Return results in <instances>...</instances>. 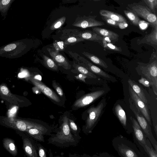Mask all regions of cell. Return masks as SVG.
<instances>
[{"instance_id":"cell-1","label":"cell","mask_w":157,"mask_h":157,"mask_svg":"<svg viewBox=\"0 0 157 157\" xmlns=\"http://www.w3.org/2000/svg\"><path fill=\"white\" fill-rule=\"evenodd\" d=\"M69 113H64L60 118L59 126L56 134L48 139V143L60 147L75 146L78 142V136L74 135L69 123Z\"/></svg>"},{"instance_id":"cell-2","label":"cell","mask_w":157,"mask_h":157,"mask_svg":"<svg viewBox=\"0 0 157 157\" xmlns=\"http://www.w3.org/2000/svg\"><path fill=\"white\" fill-rule=\"evenodd\" d=\"M106 104V99H102L96 105H92L83 113V118L85 119V124L83 126L82 130L84 133L92 132L100 120Z\"/></svg>"},{"instance_id":"cell-3","label":"cell","mask_w":157,"mask_h":157,"mask_svg":"<svg viewBox=\"0 0 157 157\" xmlns=\"http://www.w3.org/2000/svg\"><path fill=\"white\" fill-rule=\"evenodd\" d=\"M112 143L114 148L121 157L145 156L134 143L121 135L114 137Z\"/></svg>"},{"instance_id":"cell-4","label":"cell","mask_w":157,"mask_h":157,"mask_svg":"<svg viewBox=\"0 0 157 157\" xmlns=\"http://www.w3.org/2000/svg\"><path fill=\"white\" fill-rule=\"evenodd\" d=\"M113 112L126 132L129 134L132 133V123L130 117L135 115L129 105L123 100H118L113 105Z\"/></svg>"},{"instance_id":"cell-5","label":"cell","mask_w":157,"mask_h":157,"mask_svg":"<svg viewBox=\"0 0 157 157\" xmlns=\"http://www.w3.org/2000/svg\"><path fill=\"white\" fill-rule=\"evenodd\" d=\"M128 101L130 108L134 114L139 124L144 131L147 138L152 144L155 149L157 151V142L153 136L151 125L140 111L136 107L130 98H129Z\"/></svg>"},{"instance_id":"cell-6","label":"cell","mask_w":157,"mask_h":157,"mask_svg":"<svg viewBox=\"0 0 157 157\" xmlns=\"http://www.w3.org/2000/svg\"><path fill=\"white\" fill-rule=\"evenodd\" d=\"M25 40H20L0 48V57L14 58L21 57L27 48Z\"/></svg>"},{"instance_id":"cell-7","label":"cell","mask_w":157,"mask_h":157,"mask_svg":"<svg viewBox=\"0 0 157 157\" xmlns=\"http://www.w3.org/2000/svg\"><path fill=\"white\" fill-rule=\"evenodd\" d=\"M106 92L104 90H99L86 94L76 100L72 106L73 110L86 107L98 100Z\"/></svg>"},{"instance_id":"cell-8","label":"cell","mask_w":157,"mask_h":157,"mask_svg":"<svg viewBox=\"0 0 157 157\" xmlns=\"http://www.w3.org/2000/svg\"><path fill=\"white\" fill-rule=\"evenodd\" d=\"M142 74L146 77L150 85L152 86L153 92L157 95V63L154 61L145 67H141Z\"/></svg>"},{"instance_id":"cell-9","label":"cell","mask_w":157,"mask_h":157,"mask_svg":"<svg viewBox=\"0 0 157 157\" xmlns=\"http://www.w3.org/2000/svg\"><path fill=\"white\" fill-rule=\"evenodd\" d=\"M132 11L137 15L147 21L154 28L157 27V19L156 15L147 7L136 5L132 7Z\"/></svg>"},{"instance_id":"cell-10","label":"cell","mask_w":157,"mask_h":157,"mask_svg":"<svg viewBox=\"0 0 157 157\" xmlns=\"http://www.w3.org/2000/svg\"><path fill=\"white\" fill-rule=\"evenodd\" d=\"M128 90L130 98L132 99L136 107L140 111L150 124L151 125L152 124L151 115L147 105L138 96L129 85Z\"/></svg>"},{"instance_id":"cell-11","label":"cell","mask_w":157,"mask_h":157,"mask_svg":"<svg viewBox=\"0 0 157 157\" xmlns=\"http://www.w3.org/2000/svg\"><path fill=\"white\" fill-rule=\"evenodd\" d=\"M131 120L132 123V133L134 140L143 148L146 153V140L147 137L140 126L135 116H131Z\"/></svg>"},{"instance_id":"cell-12","label":"cell","mask_w":157,"mask_h":157,"mask_svg":"<svg viewBox=\"0 0 157 157\" xmlns=\"http://www.w3.org/2000/svg\"><path fill=\"white\" fill-rule=\"evenodd\" d=\"M30 80L34 86L46 96L59 105H62V100L51 89L47 86L41 81L36 80L33 77L30 78Z\"/></svg>"},{"instance_id":"cell-13","label":"cell","mask_w":157,"mask_h":157,"mask_svg":"<svg viewBox=\"0 0 157 157\" xmlns=\"http://www.w3.org/2000/svg\"><path fill=\"white\" fill-rule=\"evenodd\" d=\"M78 56V64L82 66L91 72L104 77L110 78L111 75L108 74L98 67L93 65L90 62L80 56Z\"/></svg>"},{"instance_id":"cell-14","label":"cell","mask_w":157,"mask_h":157,"mask_svg":"<svg viewBox=\"0 0 157 157\" xmlns=\"http://www.w3.org/2000/svg\"><path fill=\"white\" fill-rule=\"evenodd\" d=\"M47 50L53 59L59 66L66 70H69L71 68V65L68 61L59 52L49 48H47Z\"/></svg>"},{"instance_id":"cell-15","label":"cell","mask_w":157,"mask_h":157,"mask_svg":"<svg viewBox=\"0 0 157 157\" xmlns=\"http://www.w3.org/2000/svg\"><path fill=\"white\" fill-rule=\"evenodd\" d=\"M94 33L99 35L105 37H108L111 40H118L119 35L116 33L111 31L99 27H95L93 28Z\"/></svg>"},{"instance_id":"cell-16","label":"cell","mask_w":157,"mask_h":157,"mask_svg":"<svg viewBox=\"0 0 157 157\" xmlns=\"http://www.w3.org/2000/svg\"><path fill=\"white\" fill-rule=\"evenodd\" d=\"M99 13L102 17L110 18L118 22L127 21L126 19L122 15L107 10H101Z\"/></svg>"},{"instance_id":"cell-17","label":"cell","mask_w":157,"mask_h":157,"mask_svg":"<svg viewBox=\"0 0 157 157\" xmlns=\"http://www.w3.org/2000/svg\"><path fill=\"white\" fill-rule=\"evenodd\" d=\"M129 85L138 96L145 103H147V98L141 87L138 83L129 79L128 81Z\"/></svg>"},{"instance_id":"cell-18","label":"cell","mask_w":157,"mask_h":157,"mask_svg":"<svg viewBox=\"0 0 157 157\" xmlns=\"http://www.w3.org/2000/svg\"><path fill=\"white\" fill-rule=\"evenodd\" d=\"M36 140L40 142H44V136L49 132L41 129L32 128L26 131Z\"/></svg>"},{"instance_id":"cell-19","label":"cell","mask_w":157,"mask_h":157,"mask_svg":"<svg viewBox=\"0 0 157 157\" xmlns=\"http://www.w3.org/2000/svg\"><path fill=\"white\" fill-rule=\"evenodd\" d=\"M77 37L85 40L93 41H102L103 37L97 33L90 31H86L79 34Z\"/></svg>"},{"instance_id":"cell-20","label":"cell","mask_w":157,"mask_h":157,"mask_svg":"<svg viewBox=\"0 0 157 157\" xmlns=\"http://www.w3.org/2000/svg\"><path fill=\"white\" fill-rule=\"evenodd\" d=\"M23 147L26 154L29 157H37V153L35 147L28 139L24 140Z\"/></svg>"},{"instance_id":"cell-21","label":"cell","mask_w":157,"mask_h":157,"mask_svg":"<svg viewBox=\"0 0 157 157\" xmlns=\"http://www.w3.org/2000/svg\"><path fill=\"white\" fill-rule=\"evenodd\" d=\"M15 0H0V13L5 19L12 4Z\"/></svg>"},{"instance_id":"cell-22","label":"cell","mask_w":157,"mask_h":157,"mask_svg":"<svg viewBox=\"0 0 157 157\" xmlns=\"http://www.w3.org/2000/svg\"><path fill=\"white\" fill-rule=\"evenodd\" d=\"M105 24V23L102 21L93 19L90 18L88 20L82 21L80 24H78L76 25L83 28H86L89 27L102 26Z\"/></svg>"},{"instance_id":"cell-23","label":"cell","mask_w":157,"mask_h":157,"mask_svg":"<svg viewBox=\"0 0 157 157\" xmlns=\"http://www.w3.org/2000/svg\"><path fill=\"white\" fill-rule=\"evenodd\" d=\"M82 53L94 63L105 68L108 67V66L105 62L96 56L86 52H82Z\"/></svg>"},{"instance_id":"cell-24","label":"cell","mask_w":157,"mask_h":157,"mask_svg":"<svg viewBox=\"0 0 157 157\" xmlns=\"http://www.w3.org/2000/svg\"><path fill=\"white\" fill-rule=\"evenodd\" d=\"M73 66L77 71L86 75L87 78H97L96 76L93 73L82 66L77 64L75 62L73 63Z\"/></svg>"},{"instance_id":"cell-25","label":"cell","mask_w":157,"mask_h":157,"mask_svg":"<svg viewBox=\"0 0 157 157\" xmlns=\"http://www.w3.org/2000/svg\"><path fill=\"white\" fill-rule=\"evenodd\" d=\"M44 63L48 68L53 71H57L58 66L53 59L45 55H43Z\"/></svg>"},{"instance_id":"cell-26","label":"cell","mask_w":157,"mask_h":157,"mask_svg":"<svg viewBox=\"0 0 157 157\" xmlns=\"http://www.w3.org/2000/svg\"><path fill=\"white\" fill-rule=\"evenodd\" d=\"M124 13L131 22L134 25L138 26L139 21H140L138 17L134 12L124 10Z\"/></svg>"},{"instance_id":"cell-27","label":"cell","mask_w":157,"mask_h":157,"mask_svg":"<svg viewBox=\"0 0 157 157\" xmlns=\"http://www.w3.org/2000/svg\"><path fill=\"white\" fill-rule=\"evenodd\" d=\"M4 144L6 149L13 155H16L17 149L12 140L7 139L4 140Z\"/></svg>"},{"instance_id":"cell-28","label":"cell","mask_w":157,"mask_h":157,"mask_svg":"<svg viewBox=\"0 0 157 157\" xmlns=\"http://www.w3.org/2000/svg\"><path fill=\"white\" fill-rule=\"evenodd\" d=\"M146 153L150 157H157V151L152 147L151 143L147 138L146 140Z\"/></svg>"},{"instance_id":"cell-29","label":"cell","mask_w":157,"mask_h":157,"mask_svg":"<svg viewBox=\"0 0 157 157\" xmlns=\"http://www.w3.org/2000/svg\"><path fill=\"white\" fill-rule=\"evenodd\" d=\"M147 41L153 45L157 44V27L154 28V30L147 37Z\"/></svg>"},{"instance_id":"cell-30","label":"cell","mask_w":157,"mask_h":157,"mask_svg":"<svg viewBox=\"0 0 157 157\" xmlns=\"http://www.w3.org/2000/svg\"><path fill=\"white\" fill-rule=\"evenodd\" d=\"M85 40L83 39L80 37L71 36L67 38L65 41V45H68L75 44Z\"/></svg>"},{"instance_id":"cell-31","label":"cell","mask_w":157,"mask_h":157,"mask_svg":"<svg viewBox=\"0 0 157 157\" xmlns=\"http://www.w3.org/2000/svg\"><path fill=\"white\" fill-rule=\"evenodd\" d=\"M68 123L69 126L72 133L75 136H78V127L75 122L72 119L69 117L68 119Z\"/></svg>"},{"instance_id":"cell-32","label":"cell","mask_w":157,"mask_h":157,"mask_svg":"<svg viewBox=\"0 0 157 157\" xmlns=\"http://www.w3.org/2000/svg\"><path fill=\"white\" fill-rule=\"evenodd\" d=\"M154 13L157 9V0H144Z\"/></svg>"},{"instance_id":"cell-33","label":"cell","mask_w":157,"mask_h":157,"mask_svg":"<svg viewBox=\"0 0 157 157\" xmlns=\"http://www.w3.org/2000/svg\"><path fill=\"white\" fill-rule=\"evenodd\" d=\"M53 46L55 51L59 52L63 50L64 43L62 41H55L53 44Z\"/></svg>"},{"instance_id":"cell-34","label":"cell","mask_w":157,"mask_h":157,"mask_svg":"<svg viewBox=\"0 0 157 157\" xmlns=\"http://www.w3.org/2000/svg\"><path fill=\"white\" fill-rule=\"evenodd\" d=\"M103 45L105 48L108 49L110 50L120 52L122 51V50L121 48L117 47L109 42H107L105 44H103Z\"/></svg>"},{"instance_id":"cell-35","label":"cell","mask_w":157,"mask_h":157,"mask_svg":"<svg viewBox=\"0 0 157 157\" xmlns=\"http://www.w3.org/2000/svg\"><path fill=\"white\" fill-rule=\"evenodd\" d=\"M52 86L58 95L61 97H63L64 94L63 90L55 80L52 81Z\"/></svg>"},{"instance_id":"cell-36","label":"cell","mask_w":157,"mask_h":157,"mask_svg":"<svg viewBox=\"0 0 157 157\" xmlns=\"http://www.w3.org/2000/svg\"><path fill=\"white\" fill-rule=\"evenodd\" d=\"M102 19L105 21L108 24L114 26H118V22L110 18L102 17Z\"/></svg>"},{"instance_id":"cell-37","label":"cell","mask_w":157,"mask_h":157,"mask_svg":"<svg viewBox=\"0 0 157 157\" xmlns=\"http://www.w3.org/2000/svg\"><path fill=\"white\" fill-rule=\"evenodd\" d=\"M149 23L144 21L140 20L139 21L138 25L142 30H144L147 28Z\"/></svg>"},{"instance_id":"cell-38","label":"cell","mask_w":157,"mask_h":157,"mask_svg":"<svg viewBox=\"0 0 157 157\" xmlns=\"http://www.w3.org/2000/svg\"><path fill=\"white\" fill-rule=\"evenodd\" d=\"M138 81L140 83L146 87H149L150 86L149 81L146 78L142 77L138 80Z\"/></svg>"},{"instance_id":"cell-39","label":"cell","mask_w":157,"mask_h":157,"mask_svg":"<svg viewBox=\"0 0 157 157\" xmlns=\"http://www.w3.org/2000/svg\"><path fill=\"white\" fill-rule=\"evenodd\" d=\"M75 77L78 80L85 82V79L87 78V77L84 74L82 73L79 74L78 75L75 76Z\"/></svg>"},{"instance_id":"cell-40","label":"cell","mask_w":157,"mask_h":157,"mask_svg":"<svg viewBox=\"0 0 157 157\" xmlns=\"http://www.w3.org/2000/svg\"><path fill=\"white\" fill-rule=\"evenodd\" d=\"M39 155L40 157H46V155L43 148L40 146L38 148Z\"/></svg>"},{"instance_id":"cell-41","label":"cell","mask_w":157,"mask_h":157,"mask_svg":"<svg viewBox=\"0 0 157 157\" xmlns=\"http://www.w3.org/2000/svg\"><path fill=\"white\" fill-rule=\"evenodd\" d=\"M128 25L127 21H124L118 22V27L121 29H123L126 28Z\"/></svg>"},{"instance_id":"cell-42","label":"cell","mask_w":157,"mask_h":157,"mask_svg":"<svg viewBox=\"0 0 157 157\" xmlns=\"http://www.w3.org/2000/svg\"><path fill=\"white\" fill-rule=\"evenodd\" d=\"M62 23L60 21H59L56 22L54 25L53 27H52V29H58L62 25Z\"/></svg>"},{"instance_id":"cell-43","label":"cell","mask_w":157,"mask_h":157,"mask_svg":"<svg viewBox=\"0 0 157 157\" xmlns=\"http://www.w3.org/2000/svg\"><path fill=\"white\" fill-rule=\"evenodd\" d=\"M32 89L33 92L36 94H40L41 93V91L35 86L33 87Z\"/></svg>"},{"instance_id":"cell-44","label":"cell","mask_w":157,"mask_h":157,"mask_svg":"<svg viewBox=\"0 0 157 157\" xmlns=\"http://www.w3.org/2000/svg\"><path fill=\"white\" fill-rule=\"evenodd\" d=\"M17 109L15 107L13 108L10 112V116H12V115L14 114V113L16 112Z\"/></svg>"},{"instance_id":"cell-45","label":"cell","mask_w":157,"mask_h":157,"mask_svg":"<svg viewBox=\"0 0 157 157\" xmlns=\"http://www.w3.org/2000/svg\"><path fill=\"white\" fill-rule=\"evenodd\" d=\"M33 78L36 80L40 81H41L42 79L41 76L39 75H35Z\"/></svg>"},{"instance_id":"cell-46","label":"cell","mask_w":157,"mask_h":157,"mask_svg":"<svg viewBox=\"0 0 157 157\" xmlns=\"http://www.w3.org/2000/svg\"><path fill=\"white\" fill-rule=\"evenodd\" d=\"M94 0L95 1H100L101 0Z\"/></svg>"}]
</instances>
